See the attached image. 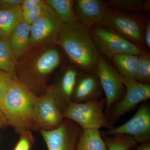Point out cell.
<instances>
[{"label": "cell", "instance_id": "14", "mask_svg": "<svg viewBox=\"0 0 150 150\" xmlns=\"http://www.w3.org/2000/svg\"><path fill=\"white\" fill-rule=\"evenodd\" d=\"M103 92L96 75L85 74L77 78L73 94V102L82 103L98 100Z\"/></svg>", "mask_w": 150, "mask_h": 150}, {"label": "cell", "instance_id": "25", "mask_svg": "<svg viewBox=\"0 0 150 150\" xmlns=\"http://www.w3.org/2000/svg\"><path fill=\"white\" fill-rule=\"evenodd\" d=\"M48 6L45 1L41 0L38 4L29 10L22 12L21 22L31 25L38 19Z\"/></svg>", "mask_w": 150, "mask_h": 150}, {"label": "cell", "instance_id": "22", "mask_svg": "<svg viewBox=\"0 0 150 150\" xmlns=\"http://www.w3.org/2000/svg\"><path fill=\"white\" fill-rule=\"evenodd\" d=\"M103 1L108 8L128 13L142 11L144 3L142 0H107Z\"/></svg>", "mask_w": 150, "mask_h": 150}, {"label": "cell", "instance_id": "10", "mask_svg": "<svg viewBox=\"0 0 150 150\" xmlns=\"http://www.w3.org/2000/svg\"><path fill=\"white\" fill-rule=\"evenodd\" d=\"M123 82L126 88V92L122 98L115 103L110 110L109 121L111 125L123 115L133 110L140 103L150 98L149 84L141 83L136 81H127L123 79Z\"/></svg>", "mask_w": 150, "mask_h": 150}, {"label": "cell", "instance_id": "7", "mask_svg": "<svg viewBox=\"0 0 150 150\" xmlns=\"http://www.w3.org/2000/svg\"><path fill=\"white\" fill-rule=\"evenodd\" d=\"M95 74L105 94L106 115L108 116L113 105L122 98L125 93L123 78L102 55L100 56Z\"/></svg>", "mask_w": 150, "mask_h": 150}, {"label": "cell", "instance_id": "27", "mask_svg": "<svg viewBox=\"0 0 150 150\" xmlns=\"http://www.w3.org/2000/svg\"><path fill=\"white\" fill-rule=\"evenodd\" d=\"M21 135L14 150H30L33 142L31 134L29 131L21 132Z\"/></svg>", "mask_w": 150, "mask_h": 150}, {"label": "cell", "instance_id": "29", "mask_svg": "<svg viewBox=\"0 0 150 150\" xmlns=\"http://www.w3.org/2000/svg\"><path fill=\"white\" fill-rule=\"evenodd\" d=\"M41 0H22L21 8L22 12L29 10L38 4Z\"/></svg>", "mask_w": 150, "mask_h": 150}, {"label": "cell", "instance_id": "8", "mask_svg": "<svg viewBox=\"0 0 150 150\" xmlns=\"http://www.w3.org/2000/svg\"><path fill=\"white\" fill-rule=\"evenodd\" d=\"M62 23L53 9L48 5L42 16L30 25L29 51L57 43Z\"/></svg>", "mask_w": 150, "mask_h": 150}, {"label": "cell", "instance_id": "13", "mask_svg": "<svg viewBox=\"0 0 150 150\" xmlns=\"http://www.w3.org/2000/svg\"><path fill=\"white\" fill-rule=\"evenodd\" d=\"M108 8L100 0H78L74 6L78 21L88 28L102 24Z\"/></svg>", "mask_w": 150, "mask_h": 150}, {"label": "cell", "instance_id": "26", "mask_svg": "<svg viewBox=\"0 0 150 150\" xmlns=\"http://www.w3.org/2000/svg\"><path fill=\"white\" fill-rule=\"evenodd\" d=\"M14 74L0 71V106Z\"/></svg>", "mask_w": 150, "mask_h": 150}, {"label": "cell", "instance_id": "32", "mask_svg": "<svg viewBox=\"0 0 150 150\" xmlns=\"http://www.w3.org/2000/svg\"><path fill=\"white\" fill-rule=\"evenodd\" d=\"M8 123L6 118L3 115V113L0 110V128L7 125Z\"/></svg>", "mask_w": 150, "mask_h": 150}, {"label": "cell", "instance_id": "3", "mask_svg": "<svg viewBox=\"0 0 150 150\" xmlns=\"http://www.w3.org/2000/svg\"><path fill=\"white\" fill-rule=\"evenodd\" d=\"M61 60L59 51L54 48L26 53L17 62L15 73L17 72L18 77H15L32 91L33 87L41 85L58 67Z\"/></svg>", "mask_w": 150, "mask_h": 150}, {"label": "cell", "instance_id": "17", "mask_svg": "<svg viewBox=\"0 0 150 150\" xmlns=\"http://www.w3.org/2000/svg\"><path fill=\"white\" fill-rule=\"evenodd\" d=\"M114 68L123 79L129 81H136V68L138 56L129 54L115 55L110 59Z\"/></svg>", "mask_w": 150, "mask_h": 150}, {"label": "cell", "instance_id": "1", "mask_svg": "<svg viewBox=\"0 0 150 150\" xmlns=\"http://www.w3.org/2000/svg\"><path fill=\"white\" fill-rule=\"evenodd\" d=\"M57 43L78 68L95 74L100 54L88 28L81 23L71 25L62 23Z\"/></svg>", "mask_w": 150, "mask_h": 150}, {"label": "cell", "instance_id": "4", "mask_svg": "<svg viewBox=\"0 0 150 150\" xmlns=\"http://www.w3.org/2000/svg\"><path fill=\"white\" fill-rule=\"evenodd\" d=\"M105 105V98L82 103L72 101L63 110L62 115L74 121L83 130L110 129L111 125L103 112Z\"/></svg>", "mask_w": 150, "mask_h": 150}, {"label": "cell", "instance_id": "15", "mask_svg": "<svg viewBox=\"0 0 150 150\" xmlns=\"http://www.w3.org/2000/svg\"><path fill=\"white\" fill-rule=\"evenodd\" d=\"M79 75L78 71L74 68H69L65 70L56 88L51 93L56 103L62 102L66 108L72 101L73 92Z\"/></svg>", "mask_w": 150, "mask_h": 150}, {"label": "cell", "instance_id": "18", "mask_svg": "<svg viewBox=\"0 0 150 150\" xmlns=\"http://www.w3.org/2000/svg\"><path fill=\"white\" fill-rule=\"evenodd\" d=\"M21 6L8 10H0V39L9 40L11 33L21 22Z\"/></svg>", "mask_w": 150, "mask_h": 150}, {"label": "cell", "instance_id": "6", "mask_svg": "<svg viewBox=\"0 0 150 150\" xmlns=\"http://www.w3.org/2000/svg\"><path fill=\"white\" fill-rule=\"evenodd\" d=\"M145 23L142 19L132 14L108 8L101 25L114 30L143 48Z\"/></svg>", "mask_w": 150, "mask_h": 150}, {"label": "cell", "instance_id": "30", "mask_svg": "<svg viewBox=\"0 0 150 150\" xmlns=\"http://www.w3.org/2000/svg\"><path fill=\"white\" fill-rule=\"evenodd\" d=\"M144 43L148 49L150 48V21L147 20L144 26Z\"/></svg>", "mask_w": 150, "mask_h": 150}, {"label": "cell", "instance_id": "11", "mask_svg": "<svg viewBox=\"0 0 150 150\" xmlns=\"http://www.w3.org/2000/svg\"><path fill=\"white\" fill-rule=\"evenodd\" d=\"M82 131L79 126L63 122L56 129L41 130V134L48 150H76Z\"/></svg>", "mask_w": 150, "mask_h": 150}, {"label": "cell", "instance_id": "2", "mask_svg": "<svg viewBox=\"0 0 150 150\" xmlns=\"http://www.w3.org/2000/svg\"><path fill=\"white\" fill-rule=\"evenodd\" d=\"M37 98L14 75L0 106L8 124L20 132L37 127L34 114Z\"/></svg>", "mask_w": 150, "mask_h": 150}, {"label": "cell", "instance_id": "12", "mask_svg": "<svg viewBox=\"0 0 150 150\" xmlns=\"http://www.w3.org/2000/svg\"><path fill=\"white\" fill-rule=\"evenodd\" d=\"M34 114L37 126L43 128V130L56 129L62 124L64 118L51 93L37 98Z\"/></svg>", "mask_w": 150, "mask_h": 150}, {"label": "cell", "instance_id": "23", "mask_svg": "<svg viewBox=\"0 0 150 150\" xmlns=\"http://www.w3.org/2000/svg\"><path fill=\"white\" fill-rule=\"evenodd\" d=\"M135 79L141 83L149 84L150 81V56L146 51L138 56Z\"/></svg>", "mask_w": 150, "mask_h": 150}, {"label": "cell", "instance_id": "19", "mask_svg": "<svg viewBox=\"0 0 150 150\" xmlns=\"http://www.w3.org/2000/svg\"><path fill=\"white\" fill-rule=\"evenodd\" d=\"M46 4L53 9L63 23L74 25L79 23L75 14L73 0H46Z\"/></svg>", "mask_w": 150, "mask_h": 150}, {"label": "cell", "instance_id": "20", "mask_svg": "<svg viewBox=\"0 0 150 150\" xmlns=\"http://www.w3.org/2000/svg\"><path fill=\"white\" fill-rule=\"evenodd\" d=\"M76 150H107V148L99 130L82 129Z\"/></svg>", "mask_w": 150, "mask_h": 150}, {"label": "cell", "instance_id": "24", "mask_svg": "<svg viewBox=\"0 0 150 150\" xmlns=\"http://www.w3.org/2000/svg\"><path fill=\"white\" fill-rule=\"evenodd\" d=\"M114 138H103L107 150H131L138 145L133 137L117 135Z\"/></svg>", "mask_w": 150, "mask_h": 150}, {"label": "cell", "instance_id": "31", "mask_svg": "<svg viewBox=\"0 0 150 150\" xmlns=\"http://www.w3.org/2000/svg\"><path fill=\"white\" fill-rule=\"evenodd\" d=\"M134 150H150V143L148 142L141 144Z\"/></svg>", "mask_w": 150, "mask_h": 150}, {"label": "cell", "instance_id": "21", "mask_svg": "<svg viewBox=\"0 0 150 150\" xmlns=\"http://www.w3.org/2000/svg\"><path fill=\"white\" fill-rule=\"evenodd\" d=\"M17 62L11 50L9 40L0 39V71L14 74Z\"/></svg>", "mask_w": 150, "mask_h": 150}, {"label": "cell", "instance_id": "9", "mask_svg": "<svg viewBox=\"0 0 150 150\" xmlns=\"http://www.w3.org/2000/svg\"><path fill=\"white\" fill-rule=\"evenodd\" d=\"M108 135H126L133 137L137 144H143L150 140V108L146 103L140 106L137 112L121 126L111 128L103 133Z\"/></svg>", "mask_w": 150, "mask_h": 150}, {"label": "cell", "instance_id": "28", "mask_svg": "<svg viewBox=\"0 0 150 150\" xmlns=\"http://www.w3.org/2000/svg\"><path fill=\"white\" fill-rule=\"evenodd\" d=\"M22 0H0V10L5 11L21 6Z\"/></svg>", "mask_w": 150, "mask_h": 150}, {"label": "cell", "instance_id": "33", "mask_svg": "<svg viewBox=\"0 0 150 150\" xmlns=\"http://www.w3.org/2000/svg\"><path fill=\"white\" fill-rule=\"evenodd\" d=\"M150 1H144V5L142 8V11L149 12L150 11Z\"/></svg>", "mask_w": 150, "mask_h": 150}, {"label": "cell", "instance_id": "16", "mask_svg": "<svg viewBox=\"0 0 150 150\" xmlns=\"http://www.w3.org/2000/svg\"><path fill=\"white\" fill-rule=\"evenodd\" d=\"M30 29V25L21 22L9 38L11 50L17 62L29 51Z\"/></svg>", "mask_w": 150, "mask_h": 150}, {"label": "cell", "instance_id": "5", "mask_svg": "<svg viewBox=\"0 0 150 150\" xmlns=\"http://www.w3.org/2000/svg\"><path fill=\"white\" fill-rule=\"evenodd\" d=\"M88 28L100 54L110 60L118 54L138 56L145 51L127 38L109 28L98 25Z\"/></svg>", "mask_w": 150, "mask_h": 150}]
</instances>
